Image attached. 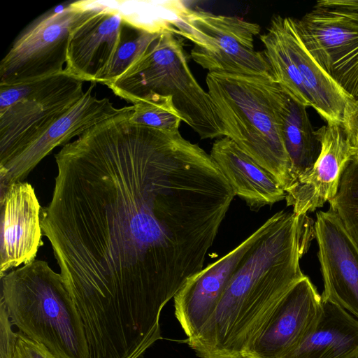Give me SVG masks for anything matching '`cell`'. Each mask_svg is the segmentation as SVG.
<instances>
[{
    "instance_id": "cell-1",
    "label": "cell",
    "mask_w": 358,
    "mask_h": 358,
    "mask_svg": "<svg viewBox=\"0 0 358 358\" xmlns=\"http://www.w3.org/2000/svg\"><path fill=\"white\" fill-rule=\"evenodd\" d=\"M130 106L55 155L41 224L89 349L146 350L164 306L203 268L235 196L204 150L178 131L132 123Z\"/></svg>"
},
{
    "instance_id": "cell-2",
    "label": "cell",
    "mask_w": 358,
    "mask_h": 358,
    "mask_svg": "<svg viewBox=\"0 0 358 358\" xmlns=\"http://www.w3.org/2000/svg\"><path fill=\"white\" fill-rule=\"evenodd\" d=\"M241 263L208 320L187 343L199 358H243L289 290L315 236L307 215L281 210Z\"/></svg>"
},
{
    "instance_id": "cell-3",
    "label": "cell",
    "mask_w": 358,
    "mask_h": 358,
    "mask_svg": "<svg viewBox=\"0 0 358 358\" xmlns=\"http://www.w3.org/2000/svg\"><path fill=\"white\" fill-rule=\"evenodd\" d=\"M206 82L225 136L268 171L286 192L293 184L282 135L286 92L270 76L208 73Z\"/></svg>"
},
{
    "instance_id": "cell-4",
    "label": "cell",
    "mask_w": 358,
    "mask_h": 358,
    "mask_svg": "<svg viewBox=\"0 0 358 358\" xmlns=\"http://www.w3.org/2000/svg\"><path fill=\"white\" fill-rule=\"evenodd\" d=\"M0 278V302L19 331L59 358H89L83 324L61 273L34 260Z\"/></svg>"
},
{
    "instance_id": "cell-5",
    "label": "cell",
    "mask_w": 358,
    "mask_h": 358,
    "mask_svg": "<svg viewBox=\"0 0 358 358\" xmlns=\"http://www.w3.org/2000/svg\"><path fill=\"white\" fill-rule=\"evenodd\" d=\"M107 86L133 104L152 94L172 96L182 121L201 139L225 136L210 96L195 79L181 41L171 33L161 34L141 57Z\"/></svg>"
},
{
    "instance_id": "cell-6",
    "label": "cell",
    "mask_w": 358,
    "mask_h": 358,
    "mask_svg": "<svg viewBox=\"0 0 358 358\" xmlns=\"http://www.w3.org/2000/svg\"><path fill=\"white\" fill-rule=\"evenodd\" d=\"M260 29L258 24L238 17L187 8L172 34L194 44L190 55L208 73L272 77L264 51L255 49Z\"/></svg>"
},
{
    "instance_id": "cell-7",
    "label": "cell",
    "mask_w": 358,
    "mask_h": 358,
    "mask_svg": "<svg viewBox=\"0 0 358 358\" xmlns=\"http://www.w3.org/2000/svg\"><path fill=\"white\" fill-rule=\"evenodd\" d=\"M103 9L98 0H82L40 17L19 35L2 59L0 85H17L63 72L72 31Z\"/></svg>"
},
{
    "instance_id": "cell-8",
    "label": "cell",
    "mask_w": 358,
    "mask_h": 358,
    "mask_svg": "<svg viewBox=\"0 0 358 358\" xmlns=\"http://www.w3.org/2000/svg\"><path fill=\"white\" fill-rule=\"evenodd\" d=\"M297 32L312 57L352 99L358 98V10L318 1Z\"/></svg>"
},
{
    "instance_id": "cell-9",
    "label": "cell",
    "mask_w": 358,
    "mask_h": 358,
    "mask_svg": "<svg viewBox=\"0 0 358 358\" xmlns=\"http://www.w3.org/2000/svg\"><path fill=\"white\" fill-rule=\"evenodd\" d=\"M322 299L305 275L285 295L243 358H285L313 329Z\"/></svg>"
},
{
    "instance_id": "cell-10",
    "label": "cell",
    "mask_w": 358,
    "mask_h": 358,
    "mask_svg": "<svg viewBox=\"0 0 358 358\" xmlns=\"http://www.w3.org/2000/svg\"><path fill=\"white\" fill-rule=\"evenodd\" d=\"M314 234L324 281L322 299L358 319V248L331 209L317 213Z\"/></svg>"
},
{
    "instance_id": "cell-11",
    "label": "cell",
    "mask_w": 358,
    "mask_h": 358,
    "mask_svg": "<svg viewBox=\"0 0 358 358\" xmlns=\"http://www.w3.org/2000/svg\"><path fill=\"white\" fill-rule=\"evenodd\" d=\"M269 222L268 218L233 250L191 277L175 295V315L187 338L195 336L208 320L236 269Z\"/></svg>"
},
{
    "instance_id": "cell-12",
    "label": "cell",
    "mask_w": 358,
    "mask_h": 358,
    "mask_svg": "<svg viewBox=\"0 0 358 358\" xmlns=\"http://www.w3.org/2000/svg\"><path fill=\"white\" fill-rule=\"evenodd\" d=\"M94 86L95 83H92L81 99L53 123L41 137L0 166L1 191L14 182L22 181L55 148L128 109L129 106H114L108 98L98 99L92 95Z\"/></svg>"
},
{
    "instance_id": "cell-13",
    "label": "cell",
    "mask_w": 358,
    "mask_h": 358,
    "mask_svg": "<svg viewBox=\"0 0 358 358\" xmlns=\"http://www.w3.org/2000/svg\"><path fill=\"white\" fill-rule=\"evenodd\" d=\"M315 134L321 145L317 160L286 191L287 205L299 215L313 212L334 197L345 166L356 155L343 126L327 124Z\"/></svg>"
},
{
    "instance_id": "cell-14",
    "label": "cell",
    "mask_w": 358,
    "mask_h": 358,
    "mask_svg": "<svg viewBox=\"0 0 358 358\" xmlns=\"http://www.w3.org/2000/svg\"><path fill=\"white\" fill-rule=\"evenodd\" d=\"M0 277L35 260L43 245L41 206L34 187L19 181L0 191Z\"/></svg>"
},
{
    "instance_id": "cell-15",
    "label": "cell",
    "mask_w": 358,
    "mask_h": 358,
    "mask_svg": "<svg viewBox=\"0 0 358 358\" xmlns=\"http://www.w3.org/2000/svg\"><path fill=\"white\" fill-rule=\"evenodd\" d=\"M83 81L43 99H24L0 110V166L41 137L83 96Z\"/></svg>"
},
{
    "instance_id": "cell-16",
    "label": "cell",
    "mask_w": 358,
    "mask_h": 358,
    "mask_svg": "<svg viewBox=\"0 0 358 358\" xmlns=\"http://www.w3.org/2000/svg\"><path fill=\"white\" fill-rule=\"evenodd\" d=\"M297 68L312 107L327 124L343 126L355 100L349 96L312 57L301 41L294 18L274 15L269 24Z\"/></svg>"
},
{
    "instance_id": "cell-17",
    "label": "cell",
    "mask_w": 358,
    "mask_h": 358,
    "mask_svg": "<svg viewBox=\"0 0 358 358\" xmlns=\"http://www.w3.org/2000/svg\"><path fill=\"white\" fill-rule=\"evenodd\" d=\"M103 9L71 32L64 71L82 81L97 83L117 47L123 19L115 10Z\"/></svg>"
},
{
    "instance_id": "cell-18",
    "label": "cell",
    "mask_w": 358,
    "mask_h": 358,
    "mask_svg": "<svg viewBox=\"0 0 358 358\" xmlns=\"http://www.w3.org/2000/svg\"><path fill=\"white\" fill-rule=\"evenodd\" d=\"M210 155L235 196L244 200L252 210L285 199L286 192L276 179L228 137L215 141Z\"/></svg>"
},
{
    "instance_id": "cell-19",
    "label": "cell",
    "mask_w": 358,
    "mask_h": 358,
    "mask_svg": "<svg viewBox=\"0 0 358 358\" xmlns=\"http://www.w3.org/2000/svg\"><path fill=\"white\" fill-rule=\"evenodd\" d=\"M285 358H358V319L322 299L313 329Z\"/></svg>"
},
{
    "instance_id": "cell-20",
    "label": "cell",
    "mask_w": 358,
    "mask_h": 358,
    "mask_svg": "<svg viewBox=\"0 0 358 358\" xmlns=\"http://www.w3.org/2000/svg\"><path fill=\"white\" fill-rule=\"evenodd\" d=\"M307 108L285 94L282 109V135L291 163L293 183L314 164L321 150Z\"/></svg>"
},
{
    "instance_id": "cell-21",
    "label": "cell",
    "mask_w": 358,
    "mask_h": 358,
    "mask_svg": "<svg viewBox=\"0 0 358 358\" xmlns=\"http://www.w3.org/2000/svg\"><path fill=\"white\" fill-rule=\"evenodd\" d=\"M99 2L115 9L123 20L138 29L153 34L169 32L186 10L181 1H103Z\"/></svg>"
},
{
    "instance_id": "cell-22",
    "label": "cell",
    "mask_w": 358,
    "mask_h": 358,
    "mask_svg": "<svg viewBox=\"0 0 358 358\" xmlns=\"http://www.w3.org/2000/svg\"><path fill=\"white\" fill-rule=\"evenodd\" d=\"M264 52L271 68L273 79L298 103L312 107L310 96L301 76L273 29L268 26L260 35Z\"/></svg>"
},
{
    "instance_id": "cell-23",
    "label": "cell",
    "mask_w": 358,
    "mask_h": 358,
    "mask_svg": "<svg viewBox=\"0 0 358 358\" xmlns=\"http://www.w3.org/2000/svg\"><path fill=\"white\" fill-rule=\"evenodd\" d=\"M161 34H153L123 22L120 41L113 57L97 83L115 81L150 48Z\"/></svg>"
},
{
    "instance_id": "cell-24",
    "label": "cell",
    "mask_w": 358,
    "mask_h": 358,
    "mask_svg": "<svg viewBox=\"0 0 358 358\" xmlns=\"http://www.w3.org/2000/svg\"><path fill=\"white\" fill-rule=\"evenodd\" d=\"M329 203L330 209L358 248V155L345 166L336 194Z\"/></svg>"
},
{
    "instance_id": "cell-25",
    "label": "cell",
    "mask_w": 358,
    "mask_h": 358,
    "mask_svg": "<svg viewBox=\"0 0 358 358\" xmlns=\"http://www.w3.org/2000/svg\"><path fill=\"white\" fill-rule=\"evenodd\" d=\"M129 117L132 123L165 131L178 130L182 117L176 108L173 97L152 94L133 104Z\"/></svg>"
},
{
    "instance_id": "cell-26",
    "label": "cell",
    "mask_w": 358,
    "mask_h": 358,
    "mask_svg": "<svg viewBox=\"0 0 358 358\" xmlns=\"http://www.w3.org/2000/svg\"><path fill=\"white\" fill-rule=\"evenodd\" d=\"M78 80L64 70L59 74L17 85H0V110L24 99H43L57 94Z\"/></svg>"
},
{
    "instance_id": "cell-27",
    "label": "cell",
    "mask_w": 358,
    "mask_h": 358,
    "mask_svg": "<svg viewBox=\"0 0 358 358\" xmlns=\"http://www.w3.org/2000/svg\"><path fill=\"white\" fill-rule=\"evenodd\" d=\"M12 326L5 306L0 302V358H15L17 333L13 331Z\"/></svg>"
},
{
    "instance_id": "cell-28",
    "label": "cell",
    "mask_w": 358,
    "mask_h": 358,
    "mask_svg": "<svg viewBox=\"0 0 358 358\" xmlns=\"http://www.w3.org/2000/svg\"><path fill=\"white\" fill-rule=\"evenodd\" d=\"M15 358H59L42 344L17 331Z\"/></svg>"
},
{
    "instance_id": "cell-29",
    "label": "cell",
    "mask_w": 358,
    "mask_h": 358,
    "mask_svg": "<svg viewBox=\"0 0 358 358\" xmlns=\"http://www.w3.org/2000/svg\"><path fill=\"white\" fill-rule=\"evenodd\" d=\"M343 127L350 140L358 134V98L351 103L346 113Z\"/></svg>"
},
{
    "instance_id": "cell-30",
    "label": "cell",
    "mask_w": 358,
    "mask_h": 358,
    "mask_svg": "<svg viewBox=\"0 0 358 358\" xmlns=\"http://www.w3.org/2000/svg\"><path fill=\"white\" fill-rule=\"evenodd\" d=\"M350 141L355 148L356 155H358V134L352 138Z\"/></svg>"
}]
</instances>
